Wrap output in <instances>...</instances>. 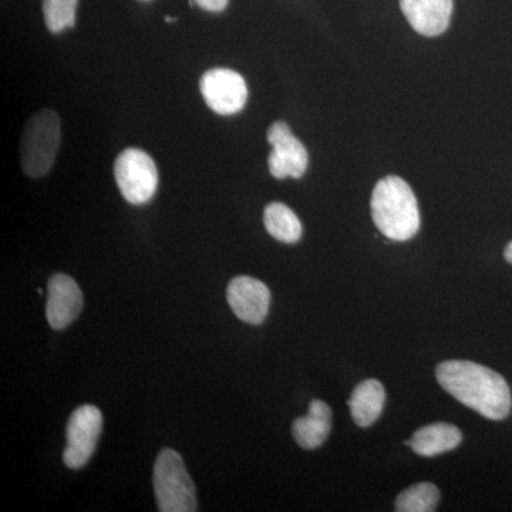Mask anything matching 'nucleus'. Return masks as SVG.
I'll use <instances>...</instances> for the list:
<instances>
[{"label":"nucleus","instance_id":"1","mask_svg":"<svg viewBox=\"0 0 512 512\" xmlns=\"http://www.w3.org/2000/svg\"><path fill=\"white\" fill-rule=\"evenodd\" d=\"M436 376L448 394L485 419L504 420L511 412L510 386L490 367L468 360H447L437 366Z\"/></svg>","mask_w":512,"mask_h":512},{"label":"nucleus","instance_id":"2","mask_svg":"<svg viewBox=\"0 0 512 512\" xmlns=\"http://www.w3.org/2000/svg\"><path fill=\"white\" fill-rule=\"evenodd\" d=\"M372 217L377 229L392 241L412 239L420 229V212L410 185L396 175H389L373 190Z\"/></svg>","mask_w":512,"mask_h":512},{"label":"nucleus","instance_id":"3","mask_svg":"<svg viewBox=\"0 0 512 512\" xmlns=\"http://www.w3.org/2000/svg\"><path fill=\"white\" fill-rule=\"evenodd\" d=\"M62 143V124L59 114L42 109L29 117L20 137V165L30 178L46 177L55 165Z\"/></svg>","mask_w":512,"mask_h":512},{"label":"nucleus","instance_id":"4","mask_svg":"<svg viewBox=\"0 0 512 512\" xmlns=\"http://www.w3.org/2000/svg\"><path fill=\"white\" fill-rule=\"evenodd\" d=\"M154 491L158 511L194 512L198 510L197 491L183 457L171 448L158 454L154 466Z\"/></svg>","mask_w":512,"mask_h":512},{"label":"nucleus","instance_id":"5","mask_svg":"<svg viewBox=\"0 0 512 512\" xmlns=\"http://www.w3.org/2000/svg\"><path fill=\"white\" fill-rule=\"evenodd\" d=\"M114 178L124 200L144 205L153 200L158 187V170L153 158L140 148H126L114 163Z\"/></svg>","mask_w":512,"mask_h":512},{"label":"nucleus","instance_id":"6","mask_svg":"<svg viewBox=\"0 0 512 512\" xmlns=\"http://www.w3.org/2000/svg\"><path fill=\"white\" fill-rule=\"evenodd\" d=\"M103 427V416L96 406L84 404L74 410L67 423L66 448L63 461L72 470H79L89 463L96 451Z\"/></svg>","mask_w":512,"mask_h":512},{"label":"nucleus","instance_id":"7","mask_svg":"<svg viewBox=\"0 0 512 512\" xmlns=\"http://www.w3.org/2000/svg\"><path fill=\"white\" fill-rule=\"evenodd\" d=\"M200 90L207 106L220 116L238 114L248 101L247 82L234 70H208L202 74Z\"/></svg>","mask_w":512,"mask_h":512},{"label":"nucleus","instance_id":"8","mask_svg":"<svg viewBox=\"0 0 512 512\" xmlns=\"http://www.w3.org/2000/svg\"><path fill=\"white\" fill-rule=\"evenodd\" d=\"M272 153L268 157L269 171L276 180L302 178L308 170L309 156L305 146L298 140L284 121H275L266 133Z\"/></svg>","mask_w":512,"mask_h":512},{"label":"nucleus","instance_id":"9","mask_svg":"<svg viewBox=\"0 0 512 512\" xmlns=\"http://www.w3.org/2000/svg\"><path fill=\"white\" fill-rule=\"evenodd\" d=\"M227 301L229 308L242 322L261 325L268 316L271 291L259 279L238 276L229 282Z\"/></svg>","mask_w":512,"mask_h":512},{"label":"nucleus","instance_id":"10","mask_svg":"<svg viewBox=\"0 0 512 512\" xmlns=\"http://www.w3.org/2000/svg\"><path fill=\"white\" fill-rule=\"evenodd\" d=\"M83 309V293L69 275L57 274L47 284L46 318L53 329H66L79 318Z\"/></svg>","mask_w":512,"mask_h":512},{"label":"nucleus","instance_id":"11","mask_svg":"<svg viewBox=\"0 0 512 512\" xmlns=\"http://www.w3.org/2000/svg\"><path fill=\"white\" fill-rule=\"evenodd\" d=\"M400 8L417 33L434 37L450 25L453 0H400Z\"/></svg>","mask_w":512,"mask_h":512},{"label":"nucleus","instance_id":"12","mask_svg":"<svg viewBox=\"0 0 512 512\" xmlns=\"http://www.w3.org/2000/svg\"><path fill=\"white\" fill-rule=\"evenodd\" d=\"M332 410L322 400H313L305 417L293 421V439L305 450H315L328 440Z\"/></svg>","mask_w":512,"mask_h":512},{"label":"nucleus","instance_id":"13","mask_svg":"<svg viewBox=\"0 0 512 512\" xmlns=\"http://www.w3.org/2000/svg\"><path fill=\"white\" fill-rule=\"evenodd\" d=\"M463 434L453 424L434 423L421 427L407 441L414 453L421 457H434L460 446Z\"/></svg>","mask_w":512,"mask_h":512},{"label":"nucleus","instance_id":"14","mask_svg":"<svg viewBox=\"0 0 512 512\" xmlns=\"http://www.w3.org/2000/svg\"><path fill=\"white\" fill-rule=\"evenodd\" d=\"M386 392L383 384L376 379L359 383L350 396L349 407L353 421L359 427H370L383 412Z\"/></svg>","mask_w":512,"mask_h":512},{"label":"nucleus","instance_id":"15","mask_svg":"<svg viewBox=\"0 0 512 512\" xmlns=\"http://www.w3.org/2000/svg\"><path fill=\"white\" fill-rule=\"evenodd\" d=\"M264 224L266 231L271 237L285 244H295L302 238V222L295 214L282 202H271L264 212Z\"/></svg>","mask_w":512,"mask_h":512},{"label":"nucleus","instance_id":"16","mask_svg":"<svg viewBox=\"0 0 512 512\" xmlns=\"http://www.w3.org/2000/svg\"><path fill=\"white\" fill-rule=\"evenodd\" d=\"M440 501V491L431 483L414 484L397 497L396 511L431 512L436 511Z\"/></svg>","mask_w":512,"mask_h":512},{"label":"nucleus","instance_id":"17","mask_svg":"<svg viewBox=\"0 0 512 512\" xmlns=\"http://www.w3.org/2000/svg\"><path fill=\"white\" fill-rule=\"evenodd\" d=\"M79 0H43V15L50 33H62L76 25V9Z\"/></svg>","mask_w":512,"mask_h":512},{"label":"nucleus","instance_id":"18","mask_svg":"<svg viewBox=\"0 0 512 512\" xmlns=\"http://www.w3.org/2000/svg\"><path fill=\"white\" fill-rule=\"evenodd\" d=\"M201 9L207 12H222L228 6V0H194Z\"/></svg>","mask_w":512,"mask_h":512},{"label":"nucleus","instance_id":"19","mask_svg":"<svg viewBox=\"0 0 512 512\" xmlns=\"http://www.w3.org/2000/svg\"><path fill=\"white\" fill-rule=\"evenodd\" d=\"M504 256L507 262H510L512 265V241L507 245V248H505Z\"/></svg>","mask_w":512,"mask_h":512},{"label":"nucleus","instance_id":"20","mask_svg":"<svg viewBox=\"0 0 512 512\" xmlns=\"http://www.w3.org/2000/svg\"><path fill=\"white\" fill-rule=\"evenodd\" d=\"M175 20H177V19L170 18V16H167V18H165V22H170L171 23V22H175Z\"/></svg>","mask_w":512,"mask_h":512}]
</instances>
